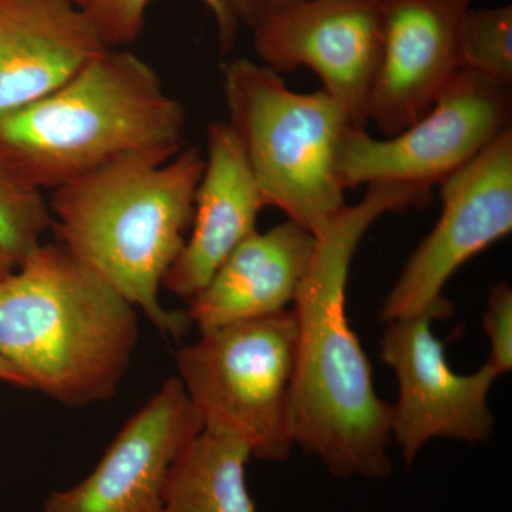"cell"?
I'll return each mask as SVG.
<instances>
[{
  "instance_id": "obj_5",
  "label": "cell",
  "mask_w": 512,
  "mask_h": 512,
  "mask_svg": "<svg viewBox=\"0 0 512 512\" xmlns=\"http://www.w3.org/2000/svg\"><path fill=\"white\" fill-rule=\"evenodd\" d=\"M228 121L264 198L318 235L345 210L338 158L356 127L336 97L298 93L265 64L239 57L222 70Z\"/></svg>"
},
{
  "instance_id": "obj_23",
  "label": "cell",
  "mask_w": 512,
  "mask_h": 512,
  "mask_svg": "<svg viewBox=\"0 0 512 512\" xmlns=\"http://www.w3.org/2000/svg\"><path fill=\"white\" fill-rule=\"evenodd\" d=\"M16 265H18V262H16L12 256L6 254V252H3L2 249H0V284H2L10 274H12Z\"/></svg>"
},
{
  "instance_id": "obj_22",
  "label": "cell",
  "mask_w": 512,
  "mask_h": 512,
  "mask_svg": "<svg viewBox=\"0 0 512 512\" xmlns=\"http://www.w3.org/2000/svg\"><path fill=\"white\" fill-rule=\"evenodd\" d=\"M0 383L10 384V386L20 387V389H29L25 377L20 375L18 370L2 356H0Z\"/></svg>"
},
{
  "instance_id": "obj_11",
  "label": "cell",
  "mask_w": 512,
  "mask_h": 512,
  "mask_svg": "<svg viewBox=\"0 0 512 512\" xmlns=\"http://www.w3.org/2000/svg\"><path fill=\"white\" fill-rule=\"evenodd\" d=\"M202 430L183 384L168 377L126 421L89 476L47 495L42 512H158L175 457Z\"/></svg>"
},
{
  "instance_id": "obj_21",
  "label": "cell",
  "mask_w": 512,
  "mask_h": 512,
  "mask_svg": "<svg viewBox=\"0 0 512 512\" xmlns=\"http://www.w3.org/2000/svg\"><path fill=\"white\" fill-rule=\"evenodd\" d=\"M292 0H220L224 26L220 36L221 52L228 53L235 46L239 23L255 29L275 12L285 8Z\"/></svg>"
},
{
  "instance_id": "obj_13",
  "label": "cell",
  "mask_w": 512,
  "mask_h": 512,
  "mask_svg": "<svg viewBox=\"0 0 512 512\" xmlns=\"http://www.w3.org/2000/svg\"><path fill=\"white\" fill-rule=\"evenodd\" d=\"M106 49L72 0H0V120L56 92Z\"/></svg>"
},
{
  "instance_id": "obj_4",
  "label": "cell",
  "mask_w": 512,
  "mask_h": 512,
  "mask_svg": "<svg viewBox=\"0 0 512 512\" xmlns=\"http://www.w3.org/2000/svg\"><path fill=\"white\" fill-rule=\"evenodd\" d=\"M187 113L146 60L106 49L45 99L0 120V158L56 190L130 158L170 160Z\"/></svg>"
},
{
  "instance_id": "obj_6",
  "label": "cell",
  "mask_w": 512,
  "mask_h": 512,
  "mask_svg": "<svg viewBox=\"0 0 512 512\" xmlns=\"http://www.w3.org/2000/svg\"><path fill=\"white\" fill-rule=\"evenodd\" d=\"M298 325L292 308L200 332L175 353L177 376L202 429L244 441L252 458L282 461L295 447L291 406Z\"/></svg>"
},
{
  "instance_id": "obj_10",
  "label": "cell",
  "mask_w": 512,
  "mask_h": 512,
  "mask_svg": "<svg viewBox=\"0 0 512 512\" xmlns=\"http://www.w3.org/2000/svg\"><path fill=\"white\" fill-rule=\"evenodd\" d=\"M252 35L262 64L279 74L308 67L353 124L367 126L382 55L380 0H292Z\"/></svg>"
},
{
  "instance_id": "obj_16",
  "label": "cell",
  "mask_w": 512,
  "mask_h": 512,
  "mask_svg": "<svg viewBox=\"0 0 512 512\" xmlns=\"http://www.w3.org/2000/svg\"><path fill=\"white\" fill-rule=\"evenodd\" d=\"M251 458L244 441L202 429L171 464L158 512H258L248 487Z\"/></svg>"
},
{
  "instance_id": "obj_2",
  "label": "cell",
  "mask_w": 512,
  "mask_h": 512,
  "mask_svg": "<svg viewBox=\"0 0 512 512\" xmlns=\"http://www.w3.org/2000/svg\"><path fill=\"white\" fill-rule=\"evenodd\" d=\"M140 339L138 309L59 242L0 284V356L69 409L109 402Z\"/></svg>"
},
{
  "instance_id": "obj_8",
  "label": "cell",
  "mask_w": 512,
  "mask_h": 512,
  "mask_svg": "<svg viewBox=\"0 0 512 512\" xmlns=\"http://www.w3.org/2000/svg\"><path fill=\"white\" fill-rule=\"evenodd\" d=\"M443 210L384 299V323L453 311L444 288L471 258L512 231V127L440 184Z\"/></svg>"
},
{
  "instance_id": "obj_20",
  "label": "cell",
  "mask_w": 512,
  "mask_h": 512,
  "mask_svg": "<svg viewBox=\"0 0 512 512\" xmlns=\"http://www.w3.org/2000/svg\"><path fill=\"white\" fill-rule=\"evenodd\" d=\"M483 326L490 340L487 363L500 376L512 369V289L507 282L493 285L488 291Z\"/></svg>"
},
{
  "instance_id": "obj_14",
  "label": "cell",
  "mask_w": 512,
  "mask_h": 512,
  "mask_svg": "<svg viewBox=\"0 0 512 512\" xmlns=\"http://www.w3.org/2000/svg\"><path fill=\"white\" fill-rule=\"evenodd\" d=\"M207 147L190 232L163 279V289L185 301H191L229 254L256 231L265 207L241 143L227 121L210 124Z\"/></svg>"
},
{
  "instance_id": "obj_17",
  "label": "cell",
  "mask_w": 512,
  "mask_h": 512,
  "mask_svg": "<svg viewBox=\"0 0 512 512\" xmlns=\"http://www.w3.org/2000/svg\"><path fill=\"white\" fill-rule=\"evenodd\" d=\"M49 229L52 215L43 191L0 158V249L19 264L43 244Z\"/></svg>"
},
{
  "instance_id": "obj_19",
  "label": "cell",
  "mask_w": 512,
  "mask_h": 512,
  "mask_svg": "<svg viewBox=\"0 0 512 512\" xmlns=\"http://www.w3.org/2000/svg\"><path fill=\"white\" fill-rule=\"evenodd\" d=\"M153 0H92L84 8L94 28L109 49H121L137 39L144 16ZM217 20L218 33L224 26L220 0H202Z\"/></svg>"
},
{
  "instance_id": "obj_9",
  "label": "cell",
  "mask_w": 512,
  "mask_h": 512,
  "mask_svg": "<svg viewBox=\"0 0 512 512\" xmlns=\"http://www.w3.org/2000/svg\"><path fill=\"white\" fill-rule=\"evenodd\" d=\"M434 319L440 318L431 312L394 319L380 342V359L399 383L390 434L409 467L431 440L478 444L494 431L488 394L501 376L488 363L468 375L454 372L443 340L434 335Z\"/></svg>"
},
{
  "instance_id": "obj_3",
  "label": "cell",
  "mask_w": 512,
  "mask_h": 512,
  "mask_svg": "<svg viewBox=\"0 0 512 512\" xmlns=\"http://www.w3.org/2000/svg\"><path fill=\"white\" fill-rule=\"evenodd\" d=\"M205 158L195 147L170 160L130 158L56 188L47 198L56 242L69 249L170 339L191 328L160 301L183 251Z\"/></svg>"
},
{
  "instance_id": "obj_7",
  "label": "cell",
  "mask_w": 512,
  "mask_h": 512,
  "mask_svg": "<svg viewBox=\"0 0 512 512\" xmlns=\"http://www.w3.org/2000/svg\"><path fill=\"white\" fill-rule=\"evenodd\" d=\"M511 89L458 70L431 109L393 137L350 127L338 158L345 190L400 184L431 191L480 156L511 128Z\"/></svg>"
},
{
  "instance_id": "obj_18",
  "label": "cell",
  "mask_w": 512,
  "mask_h": 512,
  "mask_svg": "<svg viewBox=\"0 0 512 512\" xmlns=\"http://www.w3.org/2000/svg\"><path fill=\"white\" fill-rule=\"evenodd\" d=\"M461 69L511 89L512 8H468L460 30Z\"/></svg>"
},
{
  "instance_id": "obj_12",
  "label": "cell",
  "mask_w": 512,
  "mask_h": 512,
  "mask_svg": "<svg viewBox=\"0 0 512 512\" xmlns=\"http://www.w3.org/2000/svg\"><path fill=\"white\" fill-rule=\"evenodd\" d=\"M473 0H380L382 55L367 124L393 137L416 123L461 70V22Z\"/></svg>"
},
{
  "instance_id": "obj_1",
  "label": "cell",
  "mask_w": 512,
  "mask_h": 512,
  "mask_svg": "<svg viewBox=\"0 0 512 512\" xmlns=\"http://www.w3.org/2000/svg\"><path fill=\"white\" fill-rule=\"evenodd\" d=\"M431 192L400 184L367 185L316 235L308 274L292 305L298 325L291 423L295 446L338 478L392 473L390 406L346 309L349 269L367 229L387 212L429 205Z\"/></svg>"
},
{
  "instance_id": "obj_15",
  "label": "cell",
  "mask_w": 512,
  "mask_h": 512,
  "mask_svg": "<svg viewBox=\"0 0 512 512\" xmlns=\"http://www.w3.org/2000/svg\"><path fill=\"white\" fill-rule=\"evenodd\" d=\"M316 237L292 221L256 229L214 272L185 312L200 332L288 311L315 254Z\"/></svg>"
},
{
  "instance_id": "obj_24",
  "label": "cell",
  "mask_w": 512,
  "mask_h": 512,
  "mask_svg": "<svg viewBox=\"0 0 512 512\" xmlns=\"http://www.w3.org/2000/svg\"><path fill=\"white\" fill-rule=\"evenodd\" d=\"M72 2L76 3L79 8L84 9L87 5H89L90 2H92V0H72Z\"/></svg>"
}]
</instances>
